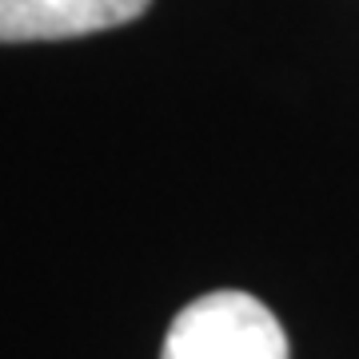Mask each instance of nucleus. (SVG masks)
I'll list each match as a JSON object with an SVG mask.
<instances>
[{"mask_svg": "<svg viewBox=\"0 0 359 359\" xmlns=\"http://www.w3.org/2000/svg\"><path fill=\"white\" fill-rule=\"evenodd\" d=\"M160 359H287V335L256 295L212 292L172 320Z\"/></svg>", "mask_w": 359, "mask_h": 359, "instance_id": "f257e3e1", "label": "nucleus"}, {"mask_svg": "<svg viewBox=\"0 0 359 359\" xmlns=\"http://www.w3.org/2000/svg\"><path fill=\"white\" fill-rule=\"evenodd\" d=\"M152 0H0V44L72 40L132 25Z\"/></svg>", "mask_w": 359, "mask_h": 359, "instance_id": "f03ea898", "label": "nucleus"}]
</instances>
